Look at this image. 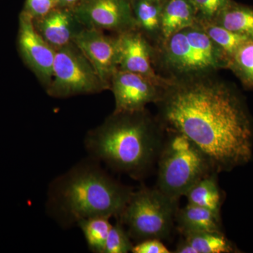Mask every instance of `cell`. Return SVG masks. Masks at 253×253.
<instances>
[{
    "mask_svg": "<svg viewBox=\"0 0 253 253\" xmlns=\"http://www.w3.org/2000/svg\"><path fill=\"white\" fill-rule=\"evenodd\" d=\"M197 23V14L190 0H168L163 5L161 13V38L167 39L176 32Z\"/></svg>",
    "mask_w": 253,
    "mask_h": 253,
    "instance_id": "9a60e30c",
    "label": "cell"
},
{
    "mask_svg": "<svg viewBox=\"0 0 253 253\" xmlns=\"http://www.w3.org/2000/svg\"><path fill=\"white\" fill-rule=\"evenodd\" d=\"M164 130L146 109L114 112L102 126L89 133L84 146L89 157L115 172L141 180L157 165Z\"/></svg>",
    "mask_w": 253,
    "mask_h": 253,
    "instance_id": "7a4b0ae2",
    "label": "cell"
},
{
    "mask_svg": "<svg viewBox=\"0 0 253 253\" xmlns=\"http://www.w3.org/2000/svg\"><path fill=\"white\" fill-rule=\"evenodd\" d=\"M18 47L23 60L46 86L53 74L56 49L44 41L35 27L33 18L27 12L20 18Z\"/></svg>",
    "mask_w": 253,
    "mask_h": 253,
    "instance_id": "9c48e42d",
    "label": "cell"
},
{
    "mask_svg": "<svg viewBox=\"0 0 253 253\" xmlns=\"http://www.w3.org/2000/svg\"><path fill=\"white\" fill-rule=\"evenodd\" d=\"M214 22L232 33L253 41L252 8L230 2Z\"/></svg>",
    "mask_w": 253,
    "mask_h": 253,
    "instance_id": "ac0fdd59",
    "label": "cell"
},
{
    "mask_svg": "<svg viewBox=\"0 0 253 253\" xmlns=\"http://www.w3.org/2000/svg\"><path fill=\"white\" fill-rule=\"evenodd\" d=\"M151 1H155V2L161 3L163 0H151Z\"/></svg>",
    "mask_w": 253,
    "mask_h": 253,
    "instance_id": "83f0119b",
    "label": "cell"
},
{
    "mask_svg": "<svg viewBox=\"0 0 253 253\" xmlns=\"http://www.w3.org/2000/svg\"><path fill=\"white\" fill-rule=\"evenodd\" d=\"M209 76L171 80L163 89L159 122L202 150L218 172L247 164L253 155V121L241 94Z\"/></svg>",
    "mask_w": 253,
    "mask_h": 253,
    "instance_id": "6da1fadb",
    "label": "cell"
},
{
    "mask_svg": "<svg viewBox=\"0 0 253 253\" xmlns=\"http://www.w3.org/2000/svg\"><path fill=\"white\" fill-rule=\"evenodd\" d=\"M230 69L247 89H253V41L245 42L229 61Z\"/></svg>",
    "mask_w": 253,
    "mask_h": 253,
    "instance_id": "44dd1931",
    "label": "cell"
},
{
    "mask_svg": "<svg viewBox=\"0 0 253 253\" xmlns=\"http://www.w3.org/2000/svg\"><path fill=\"white\" fill-rule=\"evenodd\" d=\"M73 42L94 68L106 87H111L113 74L118 70L116 40L103 34L96 28L78 32Z\"/></svg>",
    "mask_w": 253,
    "mask_h": 253,
    "instance_id": "30bf717a",
    "label": "cell"
},
{
    "mask_svg": "<svg viewBox=\"0 0 253 253\" xmlns=\"http://www.w3.org/2000/svg\"><path fill=\"white\" fill-rule=\"evenodd\" d=\"M35 27L46 42L55 49H60L73 42L78 32L75 23L67 12L52 11L42 17L36 18Z\"/></svg>",
    "mask_w": 253,
    "mask_h": 253,
    "instance_id": "4fadbf2b",
    "label": "cell"
},
{
    "mask_svg": "<svg viewBox=\"0 0 253 253\" xmlns=\"http://www.w3.org/2000/svg\"><path fill=\"white\" fill-rule=\"evenodd\" d=\"M166 131L168 135L165 136L158 158L156 187L179 201L198 181L217 171L194 141L181 133Z\"/></svg>",
    "mask_w": 253,
    "mask_h": 253,
    "instance_id": "5b68a950",
    "label": "cell"
},
{
    "mask_svg": "<svg viewBox=\"0 0 253 253\" xmlns=\"http://www.w3.org/2000/svg\"><path fill=\"white\" fill-rule=\"evenodd\" d=\"M175 221L182 235L190 233L223 232L220 215L195 205L187 204L178 209Z\"/></svg>",
    "mask_w": 253,
    "mask_h": 253,
    "instance_id": "5bb4252c",
    "label": "cell"
},
{
    "mask_svg": "<svg viewBox=\"0 0 253 253\" xmlns=\"http://www.w3.org/2000/svg\"><path fill=\"white\" fill-rule=\"evenodd\" d=\"M196 10L198 22H214L230 4L229 0H190Z\"/></svg>",
    "mask_w": 253,
    "mask_h": 253,
    "instance_id": "cb8c5ba5",
    "label": "cell"
},
{
    "mask_svg": "<svg viewBox=\"0 0 253 253\" xmlns=\"http://www.w3.org/2000/svg\"><path fill=\"white\" fill-rule=\"evenodd\" d=\"M110 229L104 253H126L131 252L133 244L132 240L128 234L123 223L118 219Z\"/></svg>",
    "mask_w": 253,
    "mask_h": 253,
    "instance_id": "603a6c76",
    "label": "cell"
},
{
    "mask_svg": "<svg viewBox=\"0 0 253 253\" xmlns=\"http://www.w3.org/2000/svg\"><path fill=\"white\" fill-rule=\"evenodd\" d=\"M116 40L118 70L149 78L164 89L171 80L158 76L152 66L151 49L144 37L132 29L122 32Z\"/></svg>",
    "mask_w": 253,
    "mask_h": 253,
    "instance_id": "8fae6325",
    "label": "cell"
},
{
    "mask_svg": "<svg viewBox=\"0 0 253 253\" xmlns=\"http://www.w3.org/2000/svg\"><path fill=\"white\" fill-rule=\"evenodd\" d=\"M77 0H58V2L63 3V4H73Z\"/></svg>",
    "mask_w": 253,
    "mask_h": 253,
    "instance_id": "4316f807",
    "label": "cell"
},
{
    "mask_svg": "<svg viewBox=\"0 0 253 253\" xmlns=\"http://www.w3.org/2000/svg\"><path fill=\"white\" fill-rule=\"evenodd\" d=\"M82 18L88 27L96 29L124 32L136 24L129 9L121 0H96L83 11Z\"/></svg>",
    "mask_w": 253,
    "mask_h": 253,
    "instance_id": "7c38bea8",
    "label": "cell"
},
{
    "mask_svg": "<svg viewBox=\"0 0 253 253\" xmlns=\"http://www.w3.org/2000/svg\"><path fill=\"white\" fill-rule=\"evenodd\" d=\"M133 253H169L170 251L165 246L162 241L158 239H146L136 243L133 246Z\"/></svg>",
    "mask_w": 253,
    "mask_h": 253,
    "instance_id": "d4e9b609",
    "label": "cell"
},
{
    "mask_svg": "<svg viewBox=\"0 0 253 253\" xmlns=\"http://www.w3.org/2000/svg\"><path fill=\"white\" fill-rule=\"evenodd\" d=\"M58 0H28V14L33 18L42 17L53 9Z\"/></svg>",
    "mask_w": 253,
    "mask_h": 253,
    "instance_id": "484cf974",
    "label": "cell"
},
{
    "mask_svg": "<svg viewBox=\"0 0 253 253\" xmlns=\"http://www.w3.org/2000/svg\"><path fill=\"white\" fill-rule=\"evenodd\" d=\"M159 58L172 80L209 76L229 66L225 54L198 23L162 40Z\"/></svg>",
    "mask_w": 253,
    "mask_h": 253,
    "instance_id": "277c9868",
    "label": "cell"
},
{
    "mask_svg": "<svg viewBox=\"0 0 253 253\" xmlns=\"http://www.w3.org/2000/svg\"><path fill=\"white\" fill-rule=\"evenodd\" d=\"M106 89L94 68L74 43L56 49L52 78L46 86L50 96L69 97Z\"/></svg>",
    "mask_w": 253,
    "mask_h": 253,
    "instance_id": "52a82bcc",
    "label": "cell"
},
{
    "mask_svg": "<svg viewBox=\"0 0 253 253\" xmlns=\"http://www.w3.org/2000/svg\"><path fill=\"white\" fill-rule=\"evenodd\" d=\"M111 87L116 101L115 113L144 111L150 103L157 104L163 90L149 78L122 70L113 74Z\"/></svg>",
    "mask_w": 253,
    "mask_h": 253,
    "instance_id": "ba28073f",
    "label": "cell"
},
{
    "mask_svg": "<svg viewBox=\"0 0 253 253\" xmlns=\"http://www.w3.org/2000/svg\"><path fill=\"white\" fill-rule=\"evenodd\" d=\"M176 246V253H230L237 248L223 232H197L184 234Z\"/></svg>",
    "mask_w": 253,
    "mask_h": 253,
    "instance_id": "2e32d148",
    "label": "cell"
},
{
    "mask_svg": "<svg viewBox=\"0 0 253 253\" xmlns=\"http://www.w3.org/2000/svg\"><path fill=\"white\" fill-rule=\"evenodd\" d=\"M133 191L113 179L101 163L89 157L51 183L46 211L64 228L98 216L118 219Z\"/></svg>",
    "mask_w": 253,
    "mask_h": 253,
    "instance_id": "3957f363",
    "label": "cell"
},
{
    "mask_svg": "<svg viewBox=\"0 0 253 253\" xmlns=\"http://www.w3.org/2000/svg\"><path fill=\"white\" fill-rule=\"evenodd\" d=\"M178 203L157 188L142 186L133 191L118 218L132 241L168 239L172 234Z\"/></svg>",
    "mask_w": 253,
    "mask_h": 253,
    "instance_id": "8992f818",
    "label": "cell"
},
{
    "mask_svg": "<svg viewBox=\"0 0 253 253\" xmlns=\"http://www.w3.org/2000/svg\"><path fill=\"white\" fill-rule=\"evenodd\" d=\"M211 41L223 51L229 61L247 38L236 34L214 22H198Z\"/></svg>",
    "mask_w": 253,
    "mask_h": 253,
    "instance_id": "ffe728a7",
    "label": "cell"
},
{
    "mask_svg": "<svg viewBox=\"0 0 253 253\" xmlns=\"http://www.w3.org/2000/svg\"><path fill=\"white\" fill-rule=\"evenodd\" d=\"M77 225L81 229L89 251L104 253L105 245L112 224L110 218L98 216L82 219Z\"/></svg>",
    "mask_w": 253,
    "mask_h": 253,
    "instance_id": "d6986e66",
    "label": "cell"
},
{
    "mask_svg": "<svg viewBox=\"0 0 253 253\" xmlns=\"http://www.w3.org/2000/svg\"><path fill=\"white\" fill-rule=\"evenodd\" d=\"M163 5L151 0H140L136 7V23L146 33L161 35Z\"/></svg>",
    "mask_w": 253,
    "mask_h": 253,
    "instance_id": "7402d4cb",
    "label": "cell"
},
{
    "mask_svg": "<svg viewBox=\"0 0 253 253\" xmlns=\"http://www.w3.org/2000/svg\"><path fill=\"white\" fill-rule=\"evenodd\" d=\"M217 172H213L198 181L186 194L188 204L210 210L220 215L223 195L218 184Z\"/></svg>",
    "mask_w": 253,
    "mask_h": 253,
    "instance_id": "e0dca14e",
    "label": "cell"
}]
</instances>
